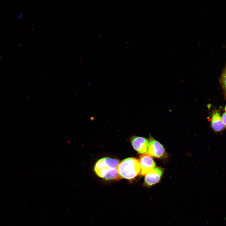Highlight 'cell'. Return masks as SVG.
I'll return each mask as SVG.
<instances>
[{"label": "cell", "mask_w": 226, "mask_h": 226, "mask_svg": "<svg viewBox=\"0 0 226 226\" xmlns=\"http://www.w3.org/2000/svg\"><path fill=\"white\" fill-rule=\"evenodd\" d=\"M119 160L109 158H104L96 163L94 170L99 177L105 180H119L121 179L119 174Z\"/></svg>", "instance_id": "cell-1"}, {"label": "cell", "mask_w": 226, "mask_h": 226, "mask_svg": "<svg viewBox=\"0 0 226 226\" xmlns=\"http://www.w3.org/2000/svg\"><path fill=\"white\" fill-rule=\"evenodd\" d=\"M118 171L121 178L128 180L134 179L140 175L141 169L138 160L133 157L124 159L119 164Z\"/></svg>", "instance_id": "cell-2"}, {"label": "cell", "mask_w": 226, "mask_h": 226, "mask_svg": "<svg viewBox=\"0 0 226 226\" xmlns=\"http://www.w3.org/2000/svg\"><path fill=\"white\" fill-rule=\"evenodd\" d=\"M147 153L152 157L157 158H164L167 156L163 145L151 136L148 140Z\"/></svg>", "instance_id": "cell-3"}, {"label": "cell", "mask_w": 226, "mask_h": 226, "mask_svg": "<svg viewBox=\"0 0 226 226\" xmlns=\"http://www.w3.org/2000/svg\"><path fill=\"white\" fill-rule=\"evenodd\" d=\"M163 172V169L156 167L147 172L145 175L144 186L149 187L160 181Z\"/></svg>", "instance_id": "cell-4"}, {"label": "cell", "mask_w": 226, "mask_h": 226, "mask_svg": "<svg viewBox=\"0 0 226 226\" xmlns=\"http://www.w3.org/2000/svg\"><path fill=\"white\" fill-rule=\"evenodd\" d=\"M139 163L141 172L140 175H145L148 171L155 167V163L152 156L146 153L142 154L139 157Z\"/></svg>", "instance_id": "cell-5"}, {"label": "cell", "mask_w": 226, "mask_h": 226, "mask_svg": "<svg viewBox=\"0 0 226 226\" xmlns=\"http://www.w3.org/2000/svg\"><path fill=\"white\" fill-rule=\"evenodd\" d=\"M131 143L133 148L138 153L143 154L147 153L148 141L146 138L138 136H133Z\"/></svg>", "instance_id": "cell-6"}, {"label": "cell", "mask_w": 226, "mask_h": 226, "mask_svg": "<svg viewBox=\"0 0 226 226\" xmlns=\"http://www.w3.org/2000/svg\"><path fill=\"white\" fill-rule=\"evenodd\" d=\"M211 126L213 130L216 132L220 131L223 130L225 127L219 113L216 112L213 115L211 120Z\"/></svg>", "instance_id": "cell-7"}, {"label": "cell", "mask_w": 226, "mask_h": 226, "mask_svg": "<svg viewBox=\"0 0 226 226\" xmlns=\"http://www.w3.org/2000/svg\"><path fill=\"white\" fill-rule=\"evenodd\" d=\"M221 83L225 90H226V64L221 77Z\"/></svg>", "instance_id": "cell-8"}, {"label": "cell", "mask_w": 226, "mask_h": 226, "mask_svg": "<svg viewBox=\"0 0 226 226\" xmlns=\"http://www.w3.org/2000/svg\"><path fill=\"white\" fill-rule=\"evenodd\" d=\"M222 121L226 127V112H224L223 115L222 117Z\"/></svg>", "instance_id": "cell-9"}, {"label": "cell", "mask_w": 226, "mask_h": 226, "mask_svg": "<svg viewBox=\"0 0 226 226\" xmlns=\"http://www.w3.org/2000/svg\"><path fill=\"white\" fill-rule=\"evenodd\" d=\"M225 111H226V106H225Z\"/></svg>", "instance_id": "cell-10"}]
</instances>
